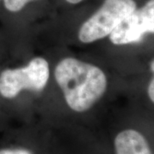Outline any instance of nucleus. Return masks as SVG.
Segmentation results:
<instances>
[{"mask_svg":"<svg viewBox=\"0 0 154 154\" xmlns=\"http://www.w3.org/2000/svg\"><path fill=\"white\" fill-rule=\"evenodd\" d=\"M69 107L76 112L88 110L105 94L106 75L95 65L73 58L61 60L54 71Z\"/></svg>","mask_w":154,"mask_h":154,"instance_id":"obj_1","label":"nucleus"},{"mask_svg":"<svg viewBox=\"0 0 154 154\" xmlns=\"http://www.w3.org/2000/svg\"><path fill=\"white\" fill-rule=\"evenodd\" d=\"M136 8L134 0H105L98 11L83 23L78 38L82 43H92L109 36Z\"/></svg>","mask_w":154,"mask_h":154,"instance_id":"obj_2","label":"nucleus"},{"mask_svg":"<svg viewBox=\"0 0 154 154\" xmlns=\"http://www.w3.org/2000/svg\"><path fill=\"white\" fill-rule=\"evenodd\" d=\"M49 75V64L43 57H35L24 67L5 69L0 73V96L13 99L23 90L41 91Z\"/></svg>","mask_w":154,"mask_h":154,"instance_id":"obj_3","label":"nucleus"},{"mask_svg":"<svg viewBox=\"0 0 154 154\" xmlns=\"http://www.w3.org/2000/svg\"><path fill=\"white\" fill-rule=\"evenodd\" d=\"M146 33H154V0L135 9L109 35L111 43L117 45L141 41Z\"/></svg>","mask_w":154,"mask_h":154,"instance_id":"obj_4","label":"nucleus"},{"mask_svg":"<svg viewBox=\"0 0 154 154\" xmlns=\"http://www.w3.org/2000/svg\"><path fill=\"white\" fill-rule=\"evenodd\" d=\"M116 154H152L146 138L134 129L120 132L114 140Z\"/></svg>","mask_w":154,"mask_h":154,"instance_id":"obj_5","label":"nucleus"},{"mask_svg":"<svg viewBox=\"0 0 154 154\" xmlns=\"http://www.w3.org/2000/svg\"><path fill=\"white\" fill-rule=\"evenodd\" d=\"M31 1L33 0H1L4 8L10 13H17L21 11Z\"/></svg>","mask_w":154,"mask_h":154,"instance_id":"obj_6","label":"nucleus"},{"mask_svg":"<svg viewBox=\"0 0 154 154\" xmlns=\"http://www.w3.org/2000/svg\"><path fill=\"white\" fill-rule=\"evenodd\" d=\"M0 154H33L28 149L17 146H0Z\"/></svg>","mask_w":154,"mask_h":154,"instance_id":"obj_7","label":"nucleus"},{"mask_svg":"<svg viewBox=\"0 0 154 154\" xmlns=\"http://www.w3.org/2000/svg\"><path fill=\"white\" fill-rule=\"evenodd\" d=\"M150 69H151V71L152 73L153 76H152V79L151 80V82L149 83L147 93H148V96L150 99L154 103V59L152 61V63L150 64Z\"/></svg>","mask_w":154,"mask_h":154,"instance_id":"obj_8","label":"nucleus"},{"mask_svg":"<svg viewBox=\"0 0 154 154\" xmlns=\"http://www.w3.org/2000/svg\"><path fill=\"white\" fill-rule=\"evenodd\" d=\"M68 3H69V4H72V5H76V4H79V3H81L82 0H66Z\"/></svg>","mask_w":154,"mask_h":154,"instance_id":"obj_9","label":"nucleus"},{"mask_svg":"<svg viewBox=\"0 0 154 154\" xmlns=\"http://www.w3.org/2000/svg\"><path fill=\"white\" fill-rule=\"evenodd\" d=\"M0 2H1V0H0Z\"/></svg>","mask_w":154,"mask_h":154,"instance_id":"obj_10","label":"nucleus"}]
</instances>
